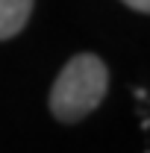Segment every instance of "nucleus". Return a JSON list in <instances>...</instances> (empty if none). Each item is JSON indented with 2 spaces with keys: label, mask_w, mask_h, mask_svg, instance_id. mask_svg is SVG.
I'll use <instances>...</instances> for the list:
<instances>
[{
  "label": "nucleus",
  "mask_w": 150,
  "mask_h": 153,
  "mask_svg": "<svg viewBox=\"0 0 150 153\" xmlns=\"http://www.w3.org/2000/svg\"><path fill=\"white\" fill-rule=\"evenodd\" d=\"M130 9H135V12H147L150 9V0H124Z\"/></svg>",
  "instance_id": "nucleus-3"
},
{
  "label": "nucleus",
  "mask_w": 150,
  "mask_h": 153,
  "mask_svg": "<svg viewBox=\"0 0 150 153\" xmlns=\"http://www.w3.org/2000/svg\"><path fill=\"white\" fill-rule=\"evenodd\" d=\"M109 91V68L94 53H76L59 71L50 88V112L62 124H76L91 115Z\"/></svg>",
  "instance_id": "nucleus-1"
},
{
  "label": "nucleus",
  "mask_w": 150,
  "mask_h": 153,
  "mask_svg": "<svg viewBox=\"0 0 150 153\" xmlns=\"http://www.w3.org/2000/svg\"><path fill=\"white\" fill-rule=\"evenodd\" d=\"M33 12V0H0V41L18 36L27 27Z\"/></svg>",
  "instance_id": "nucleus-2"
}]
</instances>
